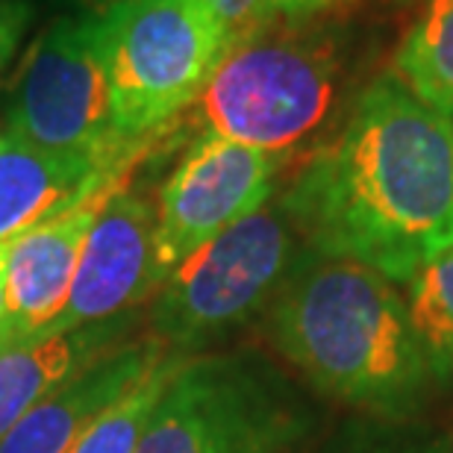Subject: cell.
<instances>
[{"mask_svg": "<svg viewBox=\"0 0 453 453\" xmlns=\"http://www.w3.org/2000/svg\"><path fill=\"white\" fill-rule=\"evenodd\" d=\"M230 39L201 0H124L104 15L112 139L144 153L201 97Z\"/></svg>", "mask_w": 453, "mask_h": 453, "instance_id": "8992f818", "label": "cell"}, {"mask_svg": "<svg viewBox=\"0 0 453 453\" xmlns=\"http://www.w3.org/2000/svg\"><path fill=\"white\" fill-rule=\"evenodd\" d=\"M339 92L336 44L288 21L233 44L195 104L201 130L286 159L321 139Z\"/></svg>", "mask_w": 453, "mask_h": 453, "instance_id": "277c9868", "label": "cell"}, {"mask_svg": "<svg viewBox=\"0 0 453 453\" xmlns=\"http://www.w3.org/2000/svg\"><path fill=\"white\" fill-rule=\"evenodd\" d=\"M115 186L53 215L50 221L33 226L9 244L6 315L0 321V350L42 339L57 324L74 288L88 226L101 210L104 197Z\"/></svg>", "mask_w": 453, "mask_h": 453, "instance_id": "30bf717a", "label": "cell"}, {"mask_svg": "<svg viewBox=\"0 0 453 453\" xmlns=\"http://www.w3.org/2000/svg\"><path fill=\"white\" fill-rule=\"evenodd\" d=\"M35 21V0H0V74L12 62L24 33Z\"/></svg>", "mask_w": 453, "mask_h": 453, "instance_id": "d6986e66", "label": "cell"}, {"mask_svg": "<svg viewBox=\"0 0 453 453\" xmlns=\"http://www.w3.org/2000/svg\"><path fill=\"white\" fill-rule=\"evenodd\" d=\"M210 15L219 21L230 48L277 21L274 0H201Z\"/></svg>", "mask_w": 453, "mask_h": 453, "instance_id": "ac0fdd59", "label": "cell"}, {"mask_svg": "<svg viewBox=\"0 0 453 453\" xmlns=\"http://www.w3.org/2000/svg\"><path fill=\"white\" fill-rule=\"evenodd\" d=\"M6 250H9V244L0 248V321H4V315H6Z\"/></svg>", "mask_w": 453, "mask_h": 453, "instance_id": "7402d4cb", "label": "cell"}, {"mask_svg": "<svg viewBox=\"0 0 453 453\" xmlns=\"http://www.w3.org/2000/svg\"><path fill=\"white\" fill-rule=\"evenodd\" d=\"M4 133L44 150L142 162L112 139L104 18L57 15L35 35L9 88Z\"/></svg>", "mask_w": 453, "mask_h": 453, "instance_id": "52a82bcc", "label": "cell"}, {"mask_svg": "<svg viewBox=\"0 0 453 453\" xmlns=\"http://www.w3.org/2000/svg\"><path fill=\"white\" fill-rule=\"evenodd\" d=\"M306 250L280 197H271L171 271L153 295L150 336L177 357L206 353L268 315Z\"/></svg>", "mask_w": 453, "mask_h": 453, "instance_id": "5b68a950", "label": "cell"}, {"mask_svg": "<svg viewBox=\"0 0 453 453\" xmlns=\"http://www.w3.org/2000/svg\"><path fill=\"white\" fill-rule=\"evenodd\" d=\"M139 165L97 153L44 150L0 133V248L80 201L127 180Z\"/></svg>", "mask_w": 453, "mask_h": 453, "instance_id": "8fae6325", "label": "cell"}, {"mask_svg": "<svg viewBox=\"0 0 453 453\" xmlns=\"http://www.w3.org/2000/svg\"><path fill=\"white\" fill-rule=\"evenodd\" d=\"M315 453H453V433L418 418L357 415Z\"/></svg>", "mask_w": 453, "mask_h": 453, "instance_id": "e0dca14e", "label": "cell"}, {"mask_svg": "<svg viewBox=\"0 0 453 453\" xmlns=\"http://www.w3.org/2000/svg\"><path fill=\"white\" fill-rule=\"evenodd\" d=\"M180 359L183 357L168 353L157 368H150L130 392L118 397L110 410L77 439L71 453H135L148 415L153 412V406H157L162 388L168 386V377L174 374Z\"/></svg>", "mask_w": 453, "mask_h": 453, "instance_id": "2e32d148", "label": "cell"}, {"mask_svg": "<svg viewBox=\"0 0 453 453\" xmlns=\"http://www.w3.org/2000/svg\"><path fill=\"white\" fill-rule=\"evenodd\" d=\"M406 303L436 377L441 383L453 380V248L433 257L406 283Z\"/></svg>", "mask_w": 453, "mask_h": 453, "instance_id": "9a60e30c", "label": "cell"}, {"mask_svg": "<svg viewBox=\"0 0 453 453\" xmlns=\"http://www.w3.org/2000/svg\"><path fill=\"white\" fill-rule=\"evenodd\" d=\"M130 315L0 350V439L62 383L124 342Z\"/></svg>", "mask_w": 453, "mask_h": 453, "instance_id": "4fadbf2b", "label": "cell"}, {"mask_svg": "<svg viewBox=\"0 0 453 453\" xmlns=\"http://www.w3.org/2000/svg\"><path fill=\"white\" fill-rule=\"evenodd\" d=\"M159 286L157 203L118 183L88 226L68 306L42 339L130 315Z\"/></svg>", "mask_w": 453, "mask_h": 453, "instance_id": "9c48e42d", "label": "cell"}, {"mask_svg": "<svg viewBox=\"0 0 453 453\" xmlns=\"http://www.w3.org/2000/svg\"><path fill=\"white\" fill-rule=\"evenodd\" d=\"M283 162L274 153L201 130L157 197V274L162 283L215 235L262 210L274 197Z\"/></svg>", "mask_w": 453, "mask_h": 453, "instance_id": "ba28073f", "label": "cell"}, {"mask_svg": "<svg viewBox=\"0 0 453 453\" xmlns=\"http://www.w3.org/2000/svg\"><path fill=\"white\" fill-rule=\"evenodd\" d=\"M392 74L421 104L453 121V0H418Z\"/></svg>", "mask_w": 453, "mask_h": 453, "instance_id": "5bb4252c", "label": "cell"}, {"mask_svg": "<svg viewBox=\"0 0 453 453\" xmlns=\"http://www.w3.org/2000/svg\"><path fill=\"white\" fill-rule=\"evenodd\" d=\"M344 4H353V0H274L277 18H286V21H306V18L324 15Z\"/></svg>", "mask_w": 453, "mask_h": 453, "instance_id": "ffe728a7", "label": "cell"}, {"mask_svg": "<svg viewBox=\"0 0 453 453\" xmlns=\"http://www.w3.org/2000/svg\"><path fill=\"white\" fill-rule=\"evenodd\" d=\"M277 197L312 253L406 286L453 248V121L380 77Z\"/></svg>", "mask_w": 453, "mask_h": 453, "instance_id": "6da1fadb", "label": "cell"}, {"mask_svg": "<svg viewBox=\"0 0 453 453\" xmlns=\"http://www.w3.org/2000/svg\"><path fill=\"white\" fill-rule=\"evenodd\" d=\"M168 353L153 336L121 342L35 403L0 439V453H71L77 439Z\"/></svg>", "mask_w": 453, "mask_h": 453, "instance_id": "7c38bea8", "label": "cell"}, {"mask_svg": "<svg viewBox=\"0 0 453 453\" xmlns=\"http://www.w3.org/2000/svg\"><path fill=\"white\" fill-rule=\"evenodd\" d=\"M265 333L319 397L357 415L418 418L441 380L395 280L306 250L265 315Z\"/></svg>", "mask_w": 453, "mask_h": 453, "instance_id": "7a4b0ae2", "label": "cell"}, {"mask_svg": "<svg viewBox=\"0 0 453 453\" xmlns=\"http://www.w3.org/2000/svg\"><path fill=\"white\" fill-rule=\"evenodd\" d=\"M35 4H44L48 9L59 15H110L115 6H121L124 0H35Z\"/></svg>", "mask_w": 453, "mask_h": 453, "instance_id": "44dd1931", "label": "cell"}, {"mask_svg": "<svg viewBox=\"0 0 453 453\" xmlns=\"http://www.w3.org/2000/svg\"><path fill=\"white\" fill-rule=\"evenodd\" d=\"M315 397L253 348L183 357L135 453H310L324 424Z\"/></svg>", "mask_w": 453, "mask_h": 453, "instance_id": "3957f363", "label": "cell"}]
</instances>
